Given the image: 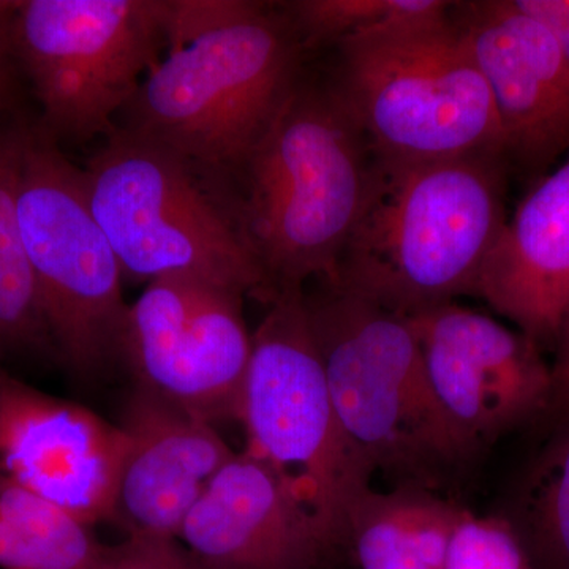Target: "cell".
Wrapping results in <instances>:
<instances>
[{"label":"cell","instance_id":"5bb4252c","mask_svg":"<svg viewBox=\"0 0 569 569\" xmlns=\"http://www.w3.org/2000/svg\"><path fill=\"white\" fill-rule=\"evenodd\" d=\"M179 539L208 569H321L340 550L283 479L247 451L212 479Z\"/></svg>","mask_w":569,"mask_h":569},{"label":"cell","instance_id":"484cf974","mask_svg":"<svg viewBox=\"0 0 569 569\" xmlns=\"http://www.w3.org/2000/svg\"><path fill=\"white\" fill-rule=\"evenodd\" d=\"M520 9L545 22L569 62V0H518Z\"/></svg>","mask_w":569,"mask_h":569},{"label":"cell","instance_id":"cb8c5ba5","mask_svg":"<svg viewBox=\"0 0 569 569\" xmlns=\"http://www.w3.org/2000/svg\"><path fill=\"white\" fill-rule=\"evenodd\" d=\"M11 2L0 0V122L20 112L17 108L18 73L10 36Z\"/></svg>","mask_w":569,"mask_h":569},{"label":"cell","instance_id":"e0dca14e","mask_svg":"<svg viewBox=\"0 0 569 569\" xmlns=\"http://www.w3.org/2000/svg\"><path fill=\"white\" fill-rule=\"evenodd\" d=\"M466 511L417 486L372 489L351 515L348 550L361 569H443Z\"/></svg>","mask_w":569,"mask_h":569},{"label":"cell","instance_id":"ba28073f","mask_svg":"<svg viewBox=\"0 0 569 569\" xmlns=\"http://www.w3.org/2000/svg\"><path fill=\"white\" fill-rule=\"evenodd\" d=\"M168 11L170 0L11 2V47L47 137L82 144L116 129L167 52Z\"/></svg>","mask_w":569,"mask_h":569},{"label":"cell","instance_id":"ffe728a7","mask_svg":"<svg viewBox=\"0 0 569 569\" xmlns=\"http://www.w3.org/2000/svg\"><path fill=\"white\" fill-rule=\"evenodd\" d=\"M501 516L535 569H569V418L531 460Z\"/></svg>","mask_w":569,"mask_h":569},{"label":"cell","instance_id":"603a6c76","mask_svg":"<svg viewBox=\"0 0 569 569\" xmlns=\"http://www.w3.org/2000/svg\"><path fill=\"white\" fill-rule=\"evenodd\" d=\"M100 569H208L179 538L129 535L104 548Z\"/></svg>","mask_w":569,"mask_h":569},{"label":"cell","instance_id":"2e32d148","mask_svg":"<svg viewBox=\"0 0 569 569\" xmlns=\"http://www.w3.org/2000/svg\"><path fill=\"white\" fill-rule=\"evenodd\" d=\"M477 296L539 347L556 348L569 309V156L505 222Z\"/></svg>","mask_w":569,"mask_h":569},{"label":"cell","instance_id":"8992f818","mask_svg":"<svg viewBox=\"0 0 569 569\" xmlns=\"http://www.w3.org/2000/svg\"><path fill=\"white\" fill-rule=\"evenodd\" d=\"M305 291H282L266 305L252 335L238 421L246 429V451L283 479L342 550L376 470L337 417Z\"/></svg>","mask_w":569,"mask_h":569},{"label":"cell","instance_id":"ac0fdd59","mask_svg":"<svg viewBox=\"0 0 569 569\" xmlns=\"http://www.w3.org/2000/svg\"><path fill=\"white\" fill-rule=\"evenodd\" d=\"M29 127L21 111L0 122V359L54 355L18 213Z\"/></svg>","mask_w":569,"mask_h":569},{"label":"cell","instance_id":"7c38bea8","mask_svg":"<svg viewBox=\"0 0 569 569\" xmlns=\"http://www.w3.org/2000/svg\"><path fill=\"white\" fill-rule=\"evenodd\" d=\"M129 447L121 426L0 376V473L84 526L114 519Z\"/></svg>","mask_w":569,"mask_h":569},{"label":"cell","instance_id":"3957f363","mask_svg":"<svg viewBox=\"0 0 569 569\" xmlns=\"http://www.w3.org/2000/svg\"><path fill=\"white\" fill-rule=\"evenodd\" d=\"M274 6L242 0L227 20L164 52L116 129L211 178L231 170L305 77V48Z\"/></svg>","mask_w":569,"mask_h":569},{"label":"cell","instance_id":"9a60e30c","mask_svg":"<svg viewBox=\"0 0 569 569\" xmlns=\"http://www.w3.org/2000/svg\"><path fill=\"white\" fill-rule=\"evenodd\" d=\"M119 426L130 447L112 520L129 535L179 538L187 516L236 452L216 426L137 385Z\"/></svg>","mask_w":569,"mask_h":569},{"label":"cell","instance_id":"277c9868","mask_svg":"<svg viewBox=\"0 0 569 569\" xmlns=\"http://www.w3.org/2000/svg\"><path fill=\"white\" fill-rule=\"evenodd\" d=\"M316 282L307 316L340 425L376 473L436 492L475 455L438 406L410 321Z\"/></svg>","mask_w":569,"mask_h":569},{"label":"cell","instance_id":"8fae6325","mask_svg":"<svg viewBox=\"0 0 569 569\" xmlns=\"http://www.w3.org/2000/svg\"><path fill=\"white\" fill-rule=\"evenodd\" d=\"M407 318L438 406L475 456L549 413L552 365L529 336L458 302Z\"/></svg>","mask_w":569,"mask_h":569},{"label":"cell","instance_id":"52a82bcc","mask_svg":"<svg viewBox=\"0 0 569 569\" xmlns=\"http://www.w3.org/2000/svg\"><path fill=\"white\" fill-rule=\"evenodd\" d=\"M82 173L123 276L148 282L193 277L263 302L260 268L203 171L114 129Z\"/></svg>","mask_w":569,"mask_h":569},{"label":"cell","instance_id":"7a4b0ae2","mask_svg":"<svg viewBox=\"0 0 569 569\" xmlns=\"http://www.w3.org/2000/svg\"><path fill=\"white\" fill-rule=\"evenodd\" d=\"M503 159H373L365 204L329 282L402 317L477 296L507 222Z\"/></svg>","mask_w":569,"mask_h":569},{"label":"cell","instance_id":"4fadbf2b","mask_svg":"<svg viewBox=\"0 0 569 569\" xmlns=\"http://www.w3.org/2000/svg\"><path fill=\"white\" fill-rule=\"evenodd\" d=\"M451 18L488 82L507 156L548 163L569 148V62L518 0L455 3Z\"/></svg>","mask_w":569,"mask_h":569},{"label":"cell","instance_id":"d4e9b609","mask_svg":"<svg viewBox=\"0 0 569 569\" xmlns=\"http://www.w3.org/2000/svg\"><path fill=\"white\" fill-rule=\"evenodd\" d=\"M556 361L552 362V399L549 413L563 421L569 418V309L557 337Z\"/></svg>","mask_w":569,"mask_h":569},{"label":"cell","instance_id":"6da1fadb","mask_svg":"<svg viewBox=\"0 0 569 569\" xmlns=\"http://www.w3.org/2000/svg\"><path fill=\"white\" fill-rule=\"evenodd\" d=\"M372 160L331 86L302 77L244 159L211 178L263 276V305L335 279Z\"/></svg>","mask_w":569,"mask_h":569},{"label":"cell","instance_id":"d6986e66","mask_svg":"<svg viewBox=\"0 0 569 569\" xmlns=\"http://www.w3.org/2000/svg\"><path fill=\"white\" fill-rule=\"evenodd\" d=\"M91 527L0 473V569H100Z\"/></svg>","mask_w":569,"mask_h":569},{"label":"cell","instance_id":"5b68a950","mask_svg":"<svg viewBox=\"0 0 569 569\" xmlns=\"http://www.w3.org/2000/svg\"><path fill=\"white\" fill-rule=\"evenodd\" d=\"M337 50L329 86L373 159L418 164L507 157L488 82L451 13L366 33Z\"/></svg>","mask_w":569,"mask_h":569},{"label":"cell","instance_id":"4316f807","mask_svg":"<svg viewBox=\"0 0 569 569\" xmlns=\"http://www.w3.org/2000/svg\"><path fill=\"white\" fill-rule=\"evenodd\" d=\"M3 369L2 366H0V376H2Z\"/></svg>","mask_w":569,"mask_h":569},{"label":"cell","instance_id":"44dd1931","mask_svg":"<svg viewBox=\"0 0 569 569\" xmlns=\"http://www.w3.org/2000/svg\"><path fill=\"white\" fill-rule=\"evenodd\" d=\"M441 0H296L279 3L305 51L339 44L403 22L448 17Z\"/></svg>","mask_w":569,"mask_h":569},{"label":"cell","instance_id":"9c48e42d","mask_svg":"<svg viewBox=\"0 0 569 569\" xmlns=\"http://www.w3.org/2000/svg\"><path fill=\"white\" fill-rule=\"evenodd\" d=\"M18 213L54 355L92 380L122 365L130 305L122 268L89 206L84 173L31 121Z\"/></svg>","mask_w":569,"mask_h":569},{"label":"cell","instance_id":"7402d4cb","mask_svg":"<svg viewBox=\"0 0 569 569\" xmlns=\"http://www.w3.org/2000/svg\"><path fill=\"white\" fill-rule=\"evenodd\" d=\"M443 569L535 568L507 518L466 511L449 542Z\"/></svg>","mask_w":569,"mask_h":569},{"label":"cell","instance_id":"30bf717a","mask_svg":"<svg viewBox=\"0 0 569 569\" xmlns=\"http://www.w3.org/2000/svg\"><path fill=\"white\" fill-rule=\"evenodd\" d=\"M244 298L193 277L149 282L123 337L134 385L209 425L238 419L252 355Z\"/></svg>","mask_w":569,"mask_h":569}]
</instances>
